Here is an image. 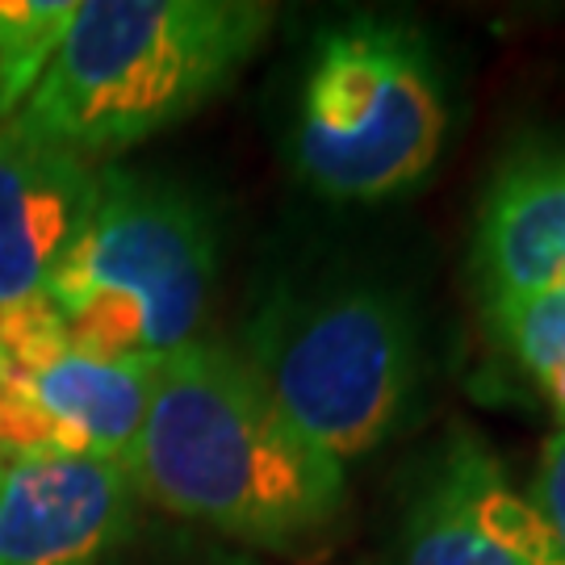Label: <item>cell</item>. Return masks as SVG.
I'll use <instances>...</instances> for the list:
<instances>
[{
	"label": "cell",
	"instance_id": "1",
	"mask_svg": "<svg viewBox=\"0 0 565 565\" xmlns=\"http://www.w3.org/2000/svg\"><path fill=\"white\" fill-rule=\"evenodd\" d=\"M130 473L163 511L260 548L302 545L343 507V465L285 419L247 352L214 340L156 364Z\"/></svg>",
	"mask_w": 565,
	"mask_h": 565
},
{
	"label": "cell",
	"instance_id": "2",
	"mask_svg": "<svg viewBox=\"0 0 565 565\" xmlns=\"http://www.w3.org/2000/svg\"><path fill=\"white\" fill-rule=\"evenodd\" d=\"M273 18L260 0H76L18 126L102 163L218 97Z\"/></svg>",
	"mask_w": 565,
	"mask_h": 565
},
{
	"label": "cell",
	"instance_id": "3",
	"mask_svg": "<svg viewBox=\"0 0 565 565\" xmlns=\"http://www.w3.org/2000/svg\"><path fill=\"white\" fill-rule=\"evenodd\" d=\"M214 260V223L193 193L105 168L102 198L46 281V302L72 343L114 361L160 364L202 340Z\"/></svg>",
	"mask_w": 565,
	"mask_h": 565
},
{
	"label": "cell",
	"instance_id": "4",
	"mask_svg": "<svg viewBox=\"0 0 565 565\" xmlns=\"http://www.w3.org/2000/svg\"><path fill=\"white\" fill-rule=\"evenodd\" d=\"M448 97L419 30L394 18L331 25L298 102V172L335 202H382L424 181L445 151Z\"/></svg>",
	"mask_w": 565,
	"mask_h": 565
},
{
	"label": "cell",
	"instance_id": "5",
	"mask_svg": "<svg viewBox=\"0 0 565 565\" xmlns=\"http://www.w3.org/2000/svg\"><path fill=\"white\" fill-rule=\"evenodd\" d=\"M247 361L285 419L348 465L403 424L415 390V331L385 289L331 285L268 310Z\"/></svg>",
	"mask_w": 565,
	"mask_h": 565
},
{
	"label": "cell",
	"instance_id": "6",
	"mask_svg": "<svg viewBox=\"0 0 565 565\" xmlns=\"http://www.w3.org/2000/svg\"><path fill=\"white\" fill-rule=\"evenodd\" d=\"M151 361L97 356L63 331L46 294L0 310V461L114 457L130 465L151 398Z\"/></svg>",
	"mask_w": 565,
	"mask_h": 565
},
{
	"label": "cell",
	"instance_id": "7",
	"mask_svg": "<svg viewBox=\"0 0 565 565\" xmlns=\"http://www.w3.org/2000/svg\"><path fill=\"white\" fill-rule=\"evenodd\" d=\"M398 565H562V553L503 461L457 431L406 507Z\"/></svg>",
	"mask_w": 565,
	"mask_h": 565
},
{
	"label": "cell",
	"instance_id": "8",
	"mask_svg": "<svg viewBox=\"0 0 565 565\" xmlns=\"http://www.w3.org/2000/svg\"><path fill=\"white\" fill-rule=\"evenodd\" d=\"M139 482L114 457L0 461V565H102L135 524Z\"/></svg>",
	"mask_w": 565,
	"mask_h": 565
},
{
	"label": "cell",
	"instance_id": "9",
	"mask_svg": "<svg viewBox=\"0 0 565 565\" xmlns=\"http://www.w3.org/2000/svg\"><path fill=\"white\" fill-rule=\"evenodd\" d=\"M105 168L25 126H0V310L46 294L102 198Z\"/></svg>",
	"mask_w": 565,
	"mask_h": 565
},
{
	"label": "cell",
	"instance_id": "10",
	"mask_svg": "<svg viewBox=\"0 0 565 565\" xmlns=\"http://www.w3.org/2000/svg\"><path fill=\"white\" fill-rule=\"evenodd\" d=\"M473 281L482 306L565 289V147L503 163L478 214Z\"/></svg>",
	"mask_w": 565,
	"mask_h": 565
},
{
	"label": "cell",
	"instance_id": "11",
	"mask_svg": "<svg viewBox=\"0 0 565 565\" xmlns=\"http://www.w3.org/2000/svg\"><path fill=\"white\" fill-rule=\"evenodd\" d=\"M503 352L565 424V289H527L486 306Z\"/></svg>",
	"mask_w": 565,
	"mask_h": 565
},
{
	"label": "cell",
	"instance_id": "12",
	"mask_svg": "<svg viewBox=\"0 0 565 565\" xmlns=\"http://www.w3.org/2000/svg\"><path fill=\"white\" fill-rule=\"evenodd\" d=\"M72 18L76 0H0V126L34 97Z\"/></svg>",
	"mask_w": 565,
	"mask_h": 565
},
{
	"label": "cell",
	"instance_id": "13",
	"mask_svg": "<svg viewBox=\"0 0 565 565\" xmlns=\"http://www.w3.org/2000/svg\"><path fill=\"white\" fill-rule=\"evenodd\" d=\"M527 499L536 507V515L545 520L548 536H553V545H557L565 565V424L553 427V436L541 448V465H536Z\"/></svg>",
	"mask_w": 565,
	"mask_h": 565
}]
</instances>
